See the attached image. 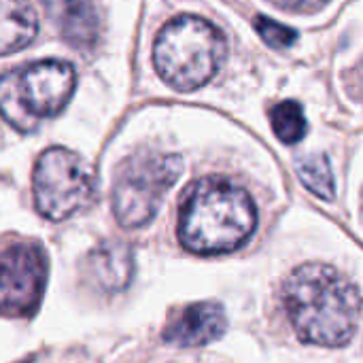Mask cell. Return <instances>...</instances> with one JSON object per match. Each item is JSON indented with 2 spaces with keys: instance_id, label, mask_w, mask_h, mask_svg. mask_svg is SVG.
<instances>
[{
  "instance_id": "cell-1",
  "label": "cell",
  "mask_w": 363,
  "mask_h": 363,
  "mask_svg": "<svg viewBox=\"0 0 363 363\" xmlns=\"http://www.w3.org/2000/svg\"><path fill=\"white\" fill-rule=\"evenodd\" d=\"M283 302L300 340L319 347H345L357 330L362 298L336 268L304 264L283 287Z\"/></svg>"
},
{
  "instance_id": "cell-2",
  "label": "cell",
  "mask_w": 363,
  "mask_h": 363,
  "mask_svg": "<svg viewBox=\"0 0 363 363\" xmlns=\"http://www.w3.org/2000/svg\"><path fill=\"white\" fill-rule=\"evenodd\" d=\"M257 225L251 196L223 179L196 183L179 213V240L196 255H219L240 247Z\"/></svg>"
},
{
  "instance_id": "cell-3",
  "label": "cell",
  "mask_w": 363,
  "mask_h": 363,
  "mask_svg": "<svg viewBox=\"0 0 363 363\" xmlns=\"http://www.w3.org/2000/svg\"><path fill=\"white\" fill-rule=\"evenodd\" d=\"M225 49L223 34L211 21L183 15L168 21L157 34L153 64L170 87L194 91L219 72Z\"/></svg>"
},
{
  "instance_id": "cell-4",
  "label": "cell",
  "mask_w": 363,
  "mask_h": 363,
  "mask_svg": "<svg viewBox=\"0 0 363 363\" xmlns=\"http://www.w3.org/2000/svg\"><path fill=\"white\" fill-rule=\"evenodd\" d=\"M77 85L74 68L64 60H40L23 70L2 77L0 104L4 119L21 132L36 128L38 119L64 111Z\"/></svg>"
},
{
  "instance_id": "cell-5",
  "label": "cell",
  "mask_w": 363,
  "mask_h": 363,
  "mask_svg": "<svg viewBox=\"0 0 363 363\" xmlns=\"http://www.w3.org/2000/svg\"><path fill=\"white\" fill-rule=\"evenodd\" d=\"M181 172L183 160L170 153L143 151L125 160L113 187V211L117 221L130 230L147 225Z\"/></svg>"
},
{
  "instance_id": "cell-6",
  "label": "cell",
  "mask_w": 363,
  "mask_h": 363,
  "mask_svg": "<svg viewBox=\"0 0 363 363\" xmlns=\"http://www.w3.org/2000/svg\"><path fill=\"white\" fill-rule=\"evenodd\" d=\"M32 189L36 211L51 221H64L91 202L94 172L74 151L51 147L36 160Z\"/></svg>"
},
{
  "instance_id": "cell-7",
  "label": "cell",
  "mask_w": 363,
  "mask_h": 363,
  "mask_svg": "<svg viewBox=\"0 0 363 363\" xmlns=\"http://www.w3.org/2000/svg\"><path fill=\"white\" fill-rule=\"evenodd\" d=\"M47 283V257L30 242L6 245L2 251L0 300L6 315H30L36 311Z\"/></svg>"
},
{
  "instance_id": "cell-8",
  "label": "cell",
  "mask_w": 363,
  "mask_h": 363,
  "mask_svg": "<svg viewBox=\"0 0 363 363\" xmlns=\"http://www.w3.org/2000/svg\"><path fill=\"white\" fill-rule=\"evenodd\" d=\"M225 330V313L215 302H198L183 308L164 330V340L172 347H204Z\"/></svg>"
},
{
  "instance_id": "cell-9",
  "label": "cell",
  "mask_w": 363,
  "mask_h": 363,
  "mask_svg": "<svg viewBox=\"0 0 363 363\" xmlns=\"http://www.w3.org/2000/svg\"><path fill=\"white\" fill-rule=\"evenodd\" d=\"M87 279L104 294L123 291L134 274V251L125 242H102L87 257Z\"/></svg>"
},
{
  "instance_id": "cell-10",
  "label": "cell",
  "mask_w": 363,
  "mask_h": 363,
  "mask_svg": "<svg viewBox=\"0 0 363 363\" xmlns=\"http://www.w3.org/2000/svg\"><path fill=\"white\" fill-rule=\"evenodd\" d=\"M47 9L53 13L62 38L74 49L85 51L96 45L98 17L87 0H53L47 2Z\"/></svg>"
},
{
  "instance_id": "cell-11",
  "label": "cell",
  "mask_w": 363,
  "mask_h": 363,
  "mask_svg": "<svg viewBox=\"0 0 363 363\" xmlns=\"http://www.w3.org/2000/svg\"><path fill=\"white\" fill-rule=\"evenodd\" d=\"M36 30L38 19L28 0H0V49L4 55L30 45Z\"/></svg>"
},
{
  "instance_id": "cell-12",
  "label": "cell",
  "mask_w": 363,
  "mask_h": 363,
  "mask_svg": "<svg viewBox=\"0 0 363 363\" xmlns=\"http://www.w3.org/2000/svg\"><path fill=\"white\" fill-rule=\"evenodd\" d=\"M298 177L304 183V187L313 191L315 196L323 200L334 198V191H336L334 172H332L330 160L323 153H313V155L302 157L298 162Z\"/></svg>"
},
{
  "instance_id": "cell-13",
  "label": "cell",
  "mask_w": 363,
  "mask_h": 363,
  "mask_svg": "<svg viewBox=\"0 0 363 363\" xmlns=\"http://www.w3.org/2000/svg\"><path fill=\"white\" fill-rule=\"evenodd\" d=\"M270 123L279 140L285 145H296L306 136V117L298 102L285 100L272 106L270 111Z\"/></svg>"
},
{
  "instance_id": "cell-14",
  "label": "cell",
  "mask_w": 363,
  "mask_h": 363,
  "mask_svg": "<svg viewBox=\"0 0 363 363\" xmlns=\"http://www.w3.org/2000/svg\"><path fill=\"white\" fill-rule=\"evenodd\" d=\"M255 30L274 49H287L298 38L296 30H291V28H287V26H283V23H279L274 19H268L264 15L255 17Z\"/></svg>"
},
{
  "instance_id": "cell-15",
  "label": "cell",
  "mask_w": 363,
  "mask_h": 363,
  "mask_svg": "<svg viewBox=\"0 0 363 363\" xmlns=\"http://www.w3.org/2000/svg\"><path fill=\"white\" fill-rule=\"evenodd\" d=\"M277 6L285 9V11H294V13H311L321 9L328 0H272Z\"/></svg>"
},
{
  "instance_id": "cell-16",
  "label": "cell",
  "mask_w": 363,
  "mask_h": 363,
  "mask_svg": "<svg viewBox=\"0 0 363 363\" xmlns=\"http://www.w3.org/2000/svg\"><path fill=\"white\" fill-rule=\"evenodd\" d=\"M355 91L363 98V60L359 62L357 70H355Z\"/></svg>"
}]
</instances>
